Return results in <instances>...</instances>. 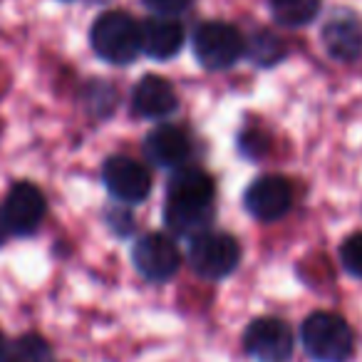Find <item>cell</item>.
<instances>
[{"mask_svg":"<svg viewBox=\"0 0 362 362\" xmlns=\"http://www.w3.org/2000/svg\"><path fill=\"white\" fill-rule=\"evenodd\" d=\"M16 362H45L50 357V350H47L45 340L37 335H25L18 340L16 347Z\"/></svg>","mask_w":362,"mask_h":362,"instance_id":"19","label":"cell"},{"mask_svg":"<svg viewBox=\"0 0 362 362\" xmlns=\"http://www.w3.org/2000/svg\"><path fill=\"white\" fill-rule=\"evenodd\" d=\"M8 233H11V228H8L6 214H3V209H0V246H3V243H6Z\"/></svg>","mask_w":362,"mask_h":362,"instance_id":"21","label":"cell"},{"mask_svg":"<svg viewBox=\"0 0 362 362\" xmlns=\"http://www.w3.org/2000/svg\"><path fill=\"white\" fill-rule=\"evenodd\" d=\"M300 340L315 362H347L355 350V337L347 320L325 310L305 317L300 327Z\"/></svg>","mask_w":362,"mask_h":362,"instance_id":"2","label":"cell"},{"mask_svg":"<svg viewBox=\"0 0 362 362\" xmlns=\"http://www.w3.org/2000/svg\"><path fill=\"white\" fill-rule=\"evenodd\" d=\"M271 16L286 28H303L315 21L320 13V0H268Z\"/></svg>","mask_w":362,"mask_h":362,"instance_id":"16","label":"cell"},{"mask_svg":"<svg viewBox=\"0 0 362 362\" xmlns=\"http://www.w3.org/2000/svg\"><path fill=\"white\" fill-rule=\"evenodd\" d=\"M164 221L176 236H199L209 231L214 221V202H187V199H166Z\"/></svg>","mask_w":362,"mask_h":362,"instance_id":"14","label":"cell"},{"mask_svg":"<svg viewBox=\"0 0 362 362\" xmlns=\"http://www.w3.org/2000/svg\"><path fill=\"white\" fill-rule=\"evenodd\" d=\"M3 352H6V337H3V332H0V357H3Z\"/></svg>","mask_w":362,"mask_h":362,"instance_id":"22","label":"cell"},{"mask_svg":"<svg viewBox=\"0 0 362 362\" xmlns=\"http://www.w3.org/2000/svg\"><path fill=\"white\" fill-rule=\"evenodd\" d=\"M132 261L146 281L164 283L176 276L181 266V253L174 238H169L166 233H146L132 248Z\"/></svg>","mask_w":362,"mask_h":362,"instance_id":"5","label":"cell"},{"mask_svg":"<svg viewBox=\"0 0 362 362\" xmlns=\"http://www.w3.org/2000/svg\"><path fill=\"white\" fill-rule=\"evenodd\" d=\"M241 261V246L231 233L204 231L192 238L189 246V263L194 273L209 281H221L236 271Z\"/></svg>","mask_w":362,"mask_h":362,"instance_id":"3","label":"cell"},{"mask_svg":"<svg viewBox=\"0 0 362 362\" xmlns=\"http://www.w3.org/2000/svg\"><path fill=\"white\" fill-rule=\"evenodd\" d=\"M246 52V37L228 23H204L194 33V55L206 70H228Z\"/></svg>","mask_w":362,"mask_h":362,"instance_id":"4","label":"cell"},{"mask_svg":"<svg viewBox=\"0 0 362 362\" xmlns=\"http://www.w3.org/2000/svg\"><path fill=\"white\" fill-rule=\"evenodd\" d=\"M246 211L258 221H278L283 218L293 206V187L286 176L266 174L251 181V187L243 194Z\"/></svg>","mask_w":362,"mask_h":362,"instance_id":"7","label":"cell"},{"mask_svg":"<svg viewBox=\"0 0 362 362\" xmlns=\"http://www.w3.org/2000/svg\"><path fill=\"white\" fill-rule=\"evenodd\" d=\"M246 352L258 362H288L293 355V332L281 317H256L243 335Z\"/></svg>","mask_w":362,"mask_h":362,"instance_id":"6","label":"cell"},{"mask_svg":"<svg viewBox=\"0 0 362 362\" xmlns=\"http://www.w3.org/2000/svg\"><path fill=\"white\" fill-rule=\"evenodd\" d=\"M90 45L110 65H129L141 52V35L134 18L124 11L102 13L90 30Z\"/></svg>","mask_w":362,"mask_h":362,"instance_id":"1","label":"cell"},{"mask_svg":"<svg viewBox=\"0 0 362 362\" xmlns=\"http://www.w3.org/2000/svg\"><path fill=\"white\" fill-rule=\"evenodd\" d=\"M192 3L194 0H144V6L149 8L154 16H169V18L184 13Z\"/></svg>","mask_w":362,"mask_h":362,"instance_id":"20","label":"cell"},{"mask_svg":"<svg viewBox=\"0 0 362 362\" xmlns=\"http://www.w3.org/2000/svg\"><path fill=\"white\" fill-rule=\"evenodd\" d=\"M340 263L350 276L362 278V231L352 233L340 246Z\"/></svg>","mask_w":362,"mask_h":362,"instance_id":"18","label":"cell"},{"mask_svg":"<svg viewBox=\"0 0 362 362\" xmlns=\"http://www.w3.org/2000/svg\"><path fill=\"white\" fill-rule=\"evenodd\" d=\"M102 181L107 192L124 204H139L151 192V174L132 156H110L102 166Z\"/></svg>","mask_w":362,"mask_h":362,"instance_id":"8","label":"cell"},{"mask_svg":"<svg viewBox=\"0 0 362 362\" xmlns=\"http://www.w3.org/2000/svg\"><path fill=\"white\" fill-rule=\"evenodd\" d=\"M246 52L251 55V60L261 67L276 65L278 60H283L286 55V45L278 35L268 30H258L251 35V40L246 42Z\"/></svg>","mask_w":362,"mask_h":362,"instance_id":"17","label":"cell"},{"mask_svg":"<svg viewBox=\"0 0 362 362\" xmlns=\"http://www.w3.org/2000/svg\"><path fill=\"white\" fill-rule=\"evenodd\" d=\"M187 202H214V179L199 166H181L169 181V197Z\"/></svg>","mask_w":362,"mask_h":362,"instance_id":"15","label":"cell"},{"mask_svg":"<svg viewBox=\"0 0 362 362\" xmlns=\"http://www.w3.org/2000/svg\"><path fill=\"white\" fill-rule=\"evenodd\" d=\"M322 45L332 60L352 62L362 55V23L355 13L337 11L322 25Z\"/></svg>","mask_w":362,"mask_h":362,"instance_id":"11","label":"cell"},{"mask_svg":"<svg viewBox=\"0 0 362 362\" xmlns=\"http://www.w3.org/2000/svg\"><path fill=\"white\" fill-rule=\"evenodd\" d=\"M141 35V52L149 55L151 60H171L179 55L184 45V28L176 18L169 16H154L146 18L139 25Z\"/></svg>","mask_w":362,"mask_h":362,"instance_id":"12","label":"cell"},{"mask_svg":"<svg viewBox=\"0 0 362 362\" xmlns=\"http://www.w3.org/2000/svg\"><path fill=\"white\" fill-rule=\"evenodd\" d=\"M144 154L159 169H181L192 156V136L184 127L161 124L149 132L144 141Z\"/></svg>","mask_w":362,"mask_h":362,"instance_id":"10","label":"cell"},{"mask_svg":"<svg viewBox=\"0 0 362 362\" xmlns=\"http://www.w3.org/2000/svg\"><path fill=\"white\" fill-rule=\"evenodd\" d=\"M3 214H6L11 233H16V236H33L40 228L42 218L47 214L45 194L40 192V187H35L30 181H21L8 194Z\"/></svg>","mask_w":362,"mask_h":362,"instance_id":"9","label":"cell"},{"mask_svg":"<svg viewBox=\"0 0 362 362\" xmlns=\"http://www.w3.org/2000/svg\"><path fill=\"white\" fill-rule=\"evenodd\" d=\"M179 100L169 80L159 75H144L132 90V110L146 119H159L176 112Z\"/></svg>","mask_w":362,"mask_h":362,"instance_id":"13","label":"cell"}]
</instances>
